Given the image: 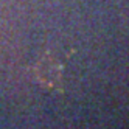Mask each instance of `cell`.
Returning a JSON list of instances; mask_svg holds the SVG:
<instances>
[{
  "instance_id": "obj_1",
  "label": "cell",
  "mask_w": 129,
  "mask_h": 129,
  "mask_svg": "<svg viewBox=\"0 0 129 129\" xmlns=\"http://www.w3.org/2000/svg\"><path fill=\"white\" fill-rule=\"evenodd\" d=\"M31 73L41 84L56 87L61 79V66L50 54H45L31 67Z\"/></svg>"
}]
</instances>
